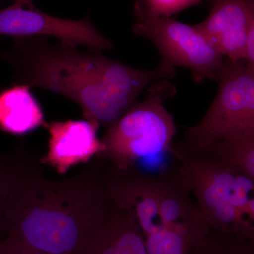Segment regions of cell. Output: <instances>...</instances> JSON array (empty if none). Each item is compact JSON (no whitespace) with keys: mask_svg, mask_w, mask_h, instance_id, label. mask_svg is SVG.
Here are the masks:
<instances>
[{"mask_svg":"<svg viewBox=\"0 0 254 254\" xmlns=\"http://www.w3.org/2000/svg\"><path fill=\"white\" fill-rule=\"evenodd\" d=\"M4 58L13 68L15 84L66 97L79 105L87 120L107 129L150 85L171 80L176 73L163 61L153 70L132 68L45 36L14 38Z\"/></svg>","mask_w":254,"mask_h":254,"instance_id":"cell-1","label":"cell"},{"mask_svg":"<svg viewBox=\"0 0 254 254\" xmlns=\"http://www.w3.org/2000/svg\"><path fill=\"white\" fill-rule=\"evenodd\" d=\"M51 180L23 158L6 207V235L46 254H88L110 207L107 163Z\"/></svg>","mask_w":254,"mask_h":254,"instance_id":"cell-2","label":"cell"},{"mask_svg":"<svg viewBox=\"0 0 254 254\" xmlns=\"http://www.w3.org/2000/svg\"><path fill=\"white\" fill-rule=\"evenodd\" d=\"M106 192L131 216L148 254H190L210 231L177 169L151 174L112 165Z\"/></svg>","mask_w":254,"mask_h":254,"instance_id":"cell-3","label":"cell"},{"mask_svg":"<svg viewBox=\"0 0 254 254\" xmlns=\"http://www.w3.org/2000/svg\"><path fill=\"white\" fill-rule=\"evenodd\" d=\"M169 152L210 230L254 241V180L209 161L185 142Z\"/></svg>","mask_w":254,"mask_h":254,"instance_id":"cell-4","label":"cell"},{"mask_svg":"<svg viewBox=\"0 0 254 254\" xmlns=\"http://www.w3.org/2000/svg\"><path fill=\"white\" fill-rule=\"evenodd\" d=\"M144 100L134 103L107 129L100 140L103 150L96 156L120 167L133 166L137 160L169 152L176 132L165 100L176 95L170 80L150 85Z\"/></svg>","mask_w":254,"mask_h":254,"instance_id":"cell-5","label":"cell"},{"mask_svg":"<svg viewBox=\"0 0 254 254\" xmlns=\"http://www.w3.org/2000/svg\"><path fill=\"white\" fill-rule=\"evenodd\" d=\"M218 93L200 123L185 133L193 149L222 140L254 137V68L224 60Z\"/></svg>","mask_w":254,"mask_h":254,"instance_id":"cell-6","label":"cell"},{"mask_svg":"<svg viewBox=\"0 0 254 254\" xmlns=\"http://www.w3.org/2000/svg\"><path fill=\"white\" fill-rule=\"evenodd\" d=\"M133 13V33L153 42L161 60L173 67L188 68L198 83L205 80L218 81L225 58L195 24L157 16L148 9L144 0L135 1Z\"/></svg>","mask_w":254,"mask_h":254,"instance_id":"cell-7","label":"cell"},{"mask_svg":"<svg viewBox=\"0 0 254 254\" xmlns=\"http://www.w3.org/2000/svg\"><path fill=\"white\" fill-rule=\"evenodd\" d=\"M0 36H53L64 44L85 46L96 53L114 47L111 40L96 29L88 16L80 20L64 19L16 2L0 9Z\"/></svg>","mask_w":254,"mask_h":254,"instance_id":"cell-8","label":"cell"},{"mask_svg":"<svg viewBox=\"0 0 254 254\" xmlns=\"http://www.w3.org/2000/svg\"><path fill=\"white\" fill-rule=\"evenodd\" d=\"M195 26L224 58L243 60L246 41L254 27V0H213L208 17Z\"/></svg>","mask_w":254,"mask_h":254,"instance_id":"cell-9","label":"cell"},{"mask_svg":"<svg viewBox=\"0 0 254 254\" xmlns=\"http://www.w3.org/2000/svg\"><path fill=\"white\" fill-rule=\"evenodd\" d=\"M50 133L49 150L43 159L60 174L74 165L88 163L103 150L97 136L99 125L88 120L45 123Z\"/></svg>","mask_w":254,"mask_h":254,"instance_id":"cell-10","label":"cell"},{"mask_svg":"<svg viewBox=\"0 0 254 254\" xmlns=\"http://www.w3.org/2000/svg\"><path fill=\"white\" fill-rule=\"evenodd\" d=\"M88 254H148L138 227L126 210L112 203Z\"/></svg>","mask_w":254,"mask_h":254,"instance_id":"cell-11","label":"cell"},{"mask_svg":"<svg viewBox=\"0 0 254 254\" xmlns=\"http://www.w3.org/2000/svg\"><path fill=\"white\" fill-rule=\"evenodd\" d=\"M43 124V110L29 87L15 84L0 91V129L23 135Z\"/></svg>","mask_w":254,"mask_h":254,"instance_id":"cell-12","label":"cell"},{"mask_svg":"<svg viewBox=\"0 0 254 254\" xmlns=\"http://www.w3.org/2000/svg\"><path fill=\"white\" fill-rule=\"evenodd\" d=\"M190 148L212 163L236 170L254 180V137L222 140L199 149Z\"/></svg>","mask_w":254,"mask_h":254,"instance_id":"cell-13","label":"cell"},{"mask_svg":"<svg viewBox=\"0 0 254 254\" xmlns=\"http://www.w3.org/2000/svg\"><path fill=\"white\" fill-rule=\"evenodd\" d=\"M190 254H254V241L210 230Z\"/></svg>","mask_w":254,"mask_h":254,"instance_id":"cell-14","label":"cell"},{"mask_svg":"<svg viewBox=\"0 0 254 254\" xmlns=\"http://www.w3.org/2000/svg\"><path fill=\"white\" fill-rule=\"evenodd\" d=\"M23 157L0 155V242L6 235V207L19 174Z\"/></svg>","mask_w":254,"mask_h":254,"instance_id":"cell-15","label":"cell"},{"mask_svg":"<svg viewBox=\"0 0 254 254\" xmlns=\"http://www.w3.org/2000/svg\"><path fill=\"white\" fill-rule=\"evenodd\" d=\"M213 0H144L145 6L153 14L159 16L171 17L180 11L199 4L202 1Z\"/></svg>","mask_w":254,"mask_h":254,"instance_id":"cell-16","label":"cell"},{"mask_svg":"<svg viewBox=\"0 0 254 254\" xmlns=\"http://www.w3.org/2000/svg\"><path fill=\"white\" fill-rule=\"evenodd\" d=\"M0 254H46L31 248L22 242L6 235L0 242Z\"/></svg>","mask_w":254,"mask_h":254,"instance_id":"cell-17","label":"cell"},{"mask_svg":"<svg viewBox=\"0 0 254 254\" xmlns=\"http://www.w3.org/2000/svg\"><path fill=\"white\" fill-rule=\"evenodd\" d=\"M14 2L18 3L23 5L25 7L33 8L36 7L33 4V0H15Z\"/></svg>","mask_w":254,"mask_h":254,"instance_id":"cell-18","label":"cell"}]
</instances>
